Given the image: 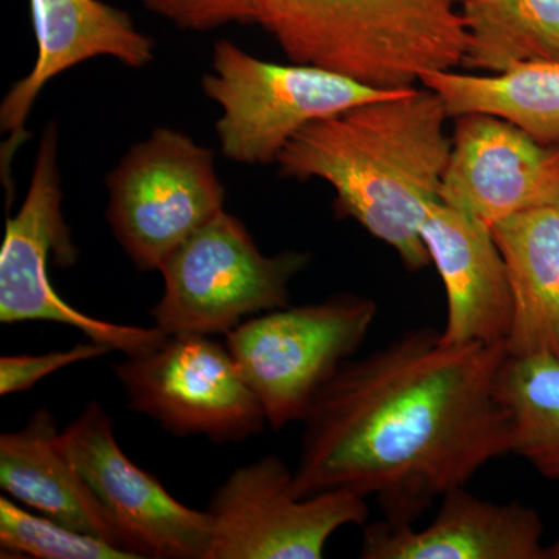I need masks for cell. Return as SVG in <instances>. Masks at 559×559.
Wrapping results in <instances>:
<instances>
[{"label": "cell", "instance_id": "2e32d148", "mask_svg": "<svg viewBox=\"0 0 559 559\" xmlns=\"http://www.w3.org/2000/svg\"><path fill=\"white\" fill-rule=\"evenodd\" d=\"M0 487L27 509L124 549L116 522L62 450L49 411H36L24 428L0 436Z\"/></svg>", "mask_w": 559, "mask_h": 559}, {"label": "cell", "instance_id": "8992f818", "mask_svg": "<svg viewBox=\"0 0 559 559\" xmlns=\"http://www.w3.org/2000/svg\"><path fill=\"white\" fill-rule=\"evenodd\" d=\"M377 314L373 299L340 293L266 311L226 334L271 429L304 421L323 385L362 347Z\"/></svg>", "mask_w": 559, "mask_h": 559}, {"label": "cell", "instance_id": "6da1fadb", "mask_svg": "<svg viewBox=\"0 0 559 559\" xmlns=\"http://www.w3.org/2000/svg\"><path fill=\"white\" fill-rule=\"evenodd\" d=\"M506 344L447 345L415 329L348 359L305 415L294 495L377 499L384 520L414 524L450 489L510 454L496 399Z\"/></svg>", "mask_w": 559, "mask_h": 559}, {"label": "cell", "instance_id": "ac0fdd59", "mask_svg": "<svg viewBox=\"0 0 559 559\" xmlns=\"http://www.w3.org/2000/svg\"><path fill=\"white\" fill-rule=\"evenodd\" d=\"M419 83L439 95L450 117H498L543 145L559 146V58L518 62L491 76L432 70Z\"/></svg>", "mask_w": 559, "mask_h": 559}, {"label": "cell", "instance_id": "4fadbf2b", "mask_svg": "<svg viewBox=\"0 0 559 559\" xmlns=\"http://www.w3.org/2000/svg\"><path fill=\"white\" fill-rule=\"evenodd\" d=\"M38 57L25 79L13 84L0 105L2 180L13 198L11 159L28 138L25 121L47 83L66 70L97 57H110L128 68H145L154 57V39L139 31L127 11L102 0H31Z\"/></svg>", "mask_w": 559, "mask_h": 559}, {"label": "cell", "instance_id": "e0dca14e", "mask_svg": "<svg viewBox=\"0 0 559 559\" xmlns=\"http://www.w3.org/2000/svg\"><path fill=\"white\" fill-rule=\"evenodd\" d=\"M491 234L513 296L507 352L559 360V204L509 216Z\"/></svg>", "mask_w": 559, "mask_h": 559}, {"label": "cell", "instance_id": "5b68a950", "mask_svg": "<svg viewBox=\"0 0 559 559\" xmlns=\"http://www.w3.org/2000/svg\"><path fill=\"white\" fill-rule=\"evenodd\" d=\"M212 66L202 91L223 109L221 153L246 165L274 164L312 121L401 92L373 90L316 66L263 61L227 39L213 46Z\"/></svg>", "mask_w": 559, "mask_h": 559}, {"label": "cell", "instance_id": "3957f363", "mask_svg": "<svg viewBox=\"0 0 559 559\" xmlns=\"http://www.w3.org/2000/svg\"><path fill=\"white\" fill-rule=\"evenodd\" d=\"M457 0H263L259 24L290 62L378 91L415 87L423 73L463 64Z\"/></svg>", "mask_w": 559, "mask_h": 559}, {"label": "cell", "instance_id": "7c38bea8", "mask_svg": "<svg viewBox=\"0 0 559 559\" xmlns=\"http://www.w3.org/2000/svg\"><path fill=\"white\" fill-rule=\"evenodd\" d=\"M440 201L489 229L516 213L559 204V146L498 117H457Z\"/></svg>", "mask_w": 559, "mask_h": 559}, {"label": "cell", "instance_id": "8fae6325", "mask_svg": "<svg viewBox=\"0 0 559 559\" xmlns=\"http://www.w3.org/2000/svg\"><path fill=\"white\" fill-rule=\"evenodd\" d=\"M61 447L102 500L123 547L138 559H205L212 543L207 511L190 509L121 451L114 423L92 401L61 432Z\"/></svg>", "mask_w": 559, "mask_h": 559}, {"label": "cell", "instance_id": "603a6c76", "mask_svg": "<svg viewBox=\"0 0 559 559\" xmlns=\"http://www.w3.org/2000/svg\"><path fill=\"white\" fill-rule=\"evenodd\" d=\"M112 348L91 341L44 355H7L0 358V395L27 392L55 371L108 355Z\"/></svg>", "mask_w": 559, "mask_h": 559}, {"label": "cell", "instance_id": "9a60e30c", "mask_svg": "<svg viewBox=\"0 0 559 559\" xmlns=\"http://www.w3.org/2000/svg\"><path fill=\"white\" fill-rule=\"evenodd\" d=\"M425 528L382 520L364 525L362 559H547L544 522L521 502L477 498L465 487L440 499Z\"/></svg>", "mask_w": 559, "mask_h": 559}, {"label": "cell", "instance_id": "277c9868", "mask_svg": "<svg viewBox=\"0 0 559 559\" xmlns=\"http://www.w3.org/2000/svg\"><path fill=\"white\" fill-rule=\"evenodd\" d=\"M307 252L267 257L237 216L221 210L162 264L164 294L151 316L167 336H216L288 307L289 283Z\"/></svg>", "mask_w": 559, "mask_h": 559}, {"label": "cell", "instance_id": "ffe728a7", "mask_svg": "<svg viewBox=\"0 0 559 559\" xmlns=\"http://www.w3.org/2000/svg\"><path fill=\"white\" fill-rule=\"evenodd\" d=\"M495 393L509 419L510 454L559 480V360L507 355Z\"/></svg>", "mask_w": 559, "mask_h": 559}, {"label": "cell", "instance_id": "52a82bcc", "mask_svg": "<svg viewBox=\"0 0 559 559\" xmlns=\"http://www.w3.org/2000/svg\"><path fill=\"white\" fill-rule=\"evenodd\" d=\"M110 229L140 271L165 260L224 210L212 150L171 128L135 143L106 178Z\"/></svg>", "mask_w": 559, "mask_h": 559}, {"label": "cell", "instance_id": "cb8c5ba5", "mask_svg": "<svg viewBox=\"0 0 559 559\" xmlns=\"http://www.w3.org/2000/svg\"><path fill=\"white\" fill-rule=\"evenodd\" d=\"M547 559H559V539L547 546Z\"/></svg>", "mask_w": 559, "mask_h": 559}, {"label": "cell", "instance_id": "5bb4252c", "mask_svg": "<svg viewBox=\"0 0 559 559\" xmlns=\"http://www.w3.org/2000/svg\"><path fill=\"white\" fill-rule=\"evenodd\" d=\"M421 238L447 293L443 344H506L513 323V296L491 229L437 201L423 221Z\"/></svg>", "mask_w": 559, "mask_h": 559}, {"label": "cell", "instance_id": "7a4b0ae2", "mask_svg": "<svg viewBox=\"0 0 559 559\" xmlns=\"http://www.w3.org/2000/svg\"><path fill=\"white\" fill-rule=\"evenodd\" d=\"M448 119L436 92L411 87L312 121L275 164L283 178L329 182L340 218L385 242L406 270L421 271L430 264L423 221L440 201L451 156Z\"/></svg>", "mask_w": 559, "mask_h": 559}, {"label": "cell", "instance_id": "30bf717a", "mask_svg": "<svg viewBox=\"0 0 559 559\" xmlns=\"http://www.w3.org/2000/svg\"><path fill=\"white\" fill-rule=\"evenodd\" d=\"M293 477L277 455L235 469L210 499L205 559H320L337 530L367 524L362 496L337 491L299 499Z\"/></svg>", "mask_w": 559, "mask_h": 559}, {"label": "cell", "instance_id": "44dd1931", "mask_svg": "<svg viewBox=\"0 0 559 559\" xmlns=\"http://www.w3.org/2000/svg\"><path fill=\"white\" fill-rule=\"evenodd\" d=\"M0 547L3 558L138 559L108 540L36 516L5 496L0 498Z\"/></svg>", "mask_w": 559, "mask_h": 559}, {"label": "cell", "instance_id": "d6986e66", "mask_svg": "<svg viewBox=\"0 0 559 559\" xmlns=\"http://www.w3.org/2000/svg\"><path fill=\"white\" fill-rule=\"evenodd\" d=\"M463 66L506 72L528 60L559 58V0H463Z\"/></svg>", "mask_w": 559, "mask_h": 559}, {"label": "cell", "instance_id": "7402d4cb", "mask_svg": "<svg viewBox=\"0 0 559 559\" xmlns=\"http://www.w3.org/2000/svg\"><path fill=\"white\" fill-rule=\"evenodd\" d=\"M154 14L182 31L209 32L221 25L259 24L263 0H142Z\"/></svg>", "mask_w": 559, "mask_h": 559}, {"label": "cell", "instance_id": "9c48e42d", "mask_svg": "<svg viewBox=\"0 0 559 559\" xmlns=\"http://www.w3.org/2000/svg\"><path fill=\"white\" fill-rule=\"evenodd\" d=\"M132 411L178 437L241 443L259 436L266 414L227 344L170 336L153 352L114 364Z\"/></svg>", "mask_w": 559, "mask_h": 559}, {"label": "cell", "instance_id": "ba28073f", "mask_svg": "<svg viewBox=\"0 0 559 559\" xmlns=\"http://www.w3.org/2000/svg\"><path fill=\"white\" fill-rule=\"evenodd\" d=\"M58 145L57 124L49 123L40 139L27 197L20 212L7 221L0 249V322L61 323L123 355H146L170 336L157 326L142 329L91 318L61 299L51 285V252L62 267L79 259L62 216Z\"/></svg>", "mask_w": 559, "mask_h": 559}]
</instances>
